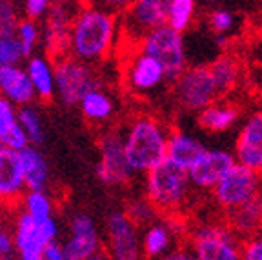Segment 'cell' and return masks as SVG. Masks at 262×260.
Listing matches in <instances>:
<instances>
[{
  "label": "cell",
  "mask_w": 262,
  "mask_h": 260,
  "mask_svg": "<svg viewBox=\"0 0 262 260\" xmlns=\"http://www.w3.org/2000/svg\"><path fill=\"white\" fill-rule=\"evenodd\" d=\"M22 171L28 191H48L49 184V166L42 151L35 146L20 151Z\"/></svg>",
  "instance_id": "cell-23"
},
{
  "label": "cell",
  "mask_w": 262,
  "mask_h": 260,
  "mask_svg": "<svg viewBox=\"0 0 262 260\" xmlns=\"http://www.w3.org/2000/svg\"><path fill=\"white\" fill-rule=\"evenodd\" d=\"M66 229L68 235L62 244L70 260H88L95 253L102 251V236L98 233L97 222L86 211L73 213Z\"/></svg>",
  "instance_id": "cell-14"
},
{
  "label": "cell",
  "mask_w": 262,
  "mask_h": 260,
  "mask_svg": "<svg viewBox=\"0 0 262 260\" xmlns=\"http://www.w3.org/2000/svg\"><path fill=\"white\" fill-rule=\"evenodd\" d=\"M88 260H111V258H110V255H107V251L102 249V251H98V253H95L93 256H90Z\"/></svg>",
  "instance_id": "cell-43"
},
{
  "label": "cell",
  "mask_w": 262,
  "mask_h": 260,
  "mask_svg": "<svg viewBox=\"0 0 262 260\" xmlns=\"http://www.w3.org/2000/svg\"><path fill=\"white\" fill-rule=\"evenodd\" d=\"M235 15L229 9H213L208 16V24L211 28L213 33H217V35H226L229 33L231 29L235 28Z\"/></svg>",
  "instance_id": "cell-36"
},
{
  "label": "cell",
  "mask_w": 262,
  "mask_h": 260,
  "mask_svg": "<svg viewBox=\"0 0 262 260\" xmlns=\"http://www.w3.org/2000/svg\"><path fill=\"white\" fill-rule=\"evenodd\" d=\"M22 58L24 51L15 37H0V66L20 64Z\"/></svg>",
  "instance_id": "cell-35"
},
{
  "label": "cell",
  "mask_w": 262,
  "mask_h": 260,
  "mask_svg": "<svg viewBox=\"0 0 262 260\" xmlns=\"http://www.w3.org/2000/svg\"><path fill=\"white\" fill-rule=\"evenodd\" d=\"M0 144H2V147H8V149L16 151V153H20V151L28 149V147L31 146L28 135L24 133V129H22L18 124H16V126L13 127L2 140H0Z\"/></svg>",
  "instance_id": "cell-39"
},
{
  "label": "cell",
  "mask_w": 262,
  "mask_h": 260,
  "mask_svg": "<svg viewBox=\"0 0 262 260\" xmlns=\"http://www.w3.org/2000/svg\"><path fill=\"white\" fill-rule=\"evenodd\" d=\"M208 68L213 82L217 85L221 98L229 95L238 85V80H241V64H238V60L235 57L221 55L211 64H208Z\"/></svg>",
  "instance_id": "cell-27"
},
{
  "label": "cell",
  "mask_w": 262,
  "mask_h": 260,
  "mask_svg": "<svg viewBox=\"0 0 262 260\" xmlns=\"http://www.w3.org/2000/svg\"><path fill=\"white\" fill-rule=\"evenodd\" d=\"M107 255L111 260H142V239L139 228L124 211L110 213L106 222Z\"/></svg>",
  "instance_id": "cell-12"
},
{
  "label": "cell",
  "mask_w": 262,
  "mask_h": 260,
  "mask_svg": "<svg viewBox=\"0 0 262 260\" xmlns=\"http://www.w3.org/2000/svg\"><path fill=\"white\" fill-rule=\"evenodd\" d=\"M173 97L182 110L201 113L202 110L219 102L221 95L208 66H193L173 82Z\"/></svg>",
  "instance_id": "cell-8"
},
{
  "label": "cell",
  "mask_w": 262,
  "mask_h": 260,
  "mask_svg": "<svg viewBox=\"0 0 262 260\" xmlns=\"http://www.w3.org/2000/svg\"><path fill=\"white\" fill-rule=\"evenodd\" d=\"M233 155L237 164L262 173V110L253 111L242 122Z\"/></svg>",
  "instance_id": "cell-17"
},
{
  "label": "cell",
  "mask_w": 262,
  "mask_h": 260,
  "mask_svg": "<svg viewBox=\"0 0 262 260\" xmlns=\"http://www.w3.org/2000/svg\"><path fill=\"white\" fill-rule=\"evenodd\" d=\"M228 228L242 240L262 233V193L226 213Z\"/></svg>",
  "instance_id": "cell-20"
},
{
  "label": "cell",
  "mask_w": 262,
  "mask_h": 260,
  "mask_svg": "<svg viewBox=\"0 0 262 260\" xmlns=\"http://www.w3.org/2000/svg\"><path fill=\"white\" fill-rule=\"evenodd\" d=\"M28 191L20 153L0 147V204H15Z\"/></svg>",
  "instance_id": "cell-19"
},
{
  "label": "cell",
  "mask_w": 262,
  "mask_h": 260,
  "mask_svg": "<svg viewBox=\"0 0 262 260\" xmlns=\"http://www.w3.org/2000/svg\"><path fill=\"white\" fill-rule=\"evenodd\" d=\"M78 107H80L82 117L86 118L90 124H95V126H102L107 120H111L115 115L113 97L104 88H97V90L90 91L80 100Z\"/></svg>",
  "instance_id": "cell-26"
},
{
  "label": "cell",
  "mask_w": 262,
  "mask_h": 260,
  "mask_svg": "<svg viewBox=\"0 0 262 260\" xmlns=\"http://www.w3.org/2000/svg\"><path fill=\"white\" fill-rule=\"evenodd\" d=\"M15 38L18 40L22 51H24L26 60H28L29 57L37 55L38 46L42 44V38H44V31H42L38 22L29 20V18H24V16H22L20 24H18V28H16Z\"/></svg>",
  "instance_id": "cell-30"
},
{
  "label": "cell",
  "mask_w": 262,
  "mask_h": 260,
  "mask_svg": "<svg viewBox=\"0 0 262 260\" xmlns=\"http://www.w3.org/2000/svg\"><path fill=\"white\" fill-rule=\"evenodd\" d=\"M168 26V0H137L124 9L120 29L139 44L147 33Z\"/></svg>",
  "instance_id": "cell-11"
},
{
  "label": "cell",
  "mask_w": 262,
  "mask_h": 260,
  "mask_svg": "<svg viewBox=\"0 0 262 260\" xmlns=\"http://www.w3.org/2000/svg\"><path fill=\"white\" fill-rule=\"evenodd\" d=\"M22 6L11 0H0V37H15L20 24Z\"/></svg>",
  "instance_id": "cell-33"
},
{
  "label": "cell",
  "mask_w": 262,
  "mask_h": 260,
  "mask_svg": "<svg viewBox=\"0 0 262 260\" xmlns=\"http://www.w3.org/2000/svg\"><path fill=\"white\" fill-rule=\"evenodd\" d=\"M119 16L102 6L80 8L70 31L68 55L88 66L104 62L119 37Z\"/></svg>",
  "instance_id": "cell-1"
},
{
  "label": "cell",
  "mask_w": 262,
  "mask_h": 260,
  "mask_svg": "<svg viewBox=\"0 0 262 260\" xmlns=\"http://www.w3.org/2000/svg\"><path fill=\"white\" fill-rule=\"evenodd\" d=\"M0 147H2V144H0Z\"/></svg>",
  "instance_id": "cell-44"
},
{
  "label": "cell",
  "mask_w": 262,
  "mask_h": 260,
  "mask_svg": "<svg viewBox=\"0 0 262 260\" xmlns=\"http://www.w3.org/2000/svg\"><path fill=\"white\" fill-rule=\"evenodd\" d=\"M241 260H262V233L244 240Z\"/></svg>",
  "instance_id": "cell-40"
},
{
  "label": "cell",
  "mask_w": 262,
  "mask_h": 260,
  "mask_svg": "<svg viewBox=\"0 0 262 260\" xmlns=\"http://www.w3.org/2000/svg\"><path fill=\"white\" fill-rule=\"evenodd\" d=\"M196 13L193 0H168V26L179 33L191 28Z\"/></svg>",
  "instance_id": "cell-29"
},
{
  "label": "cell",
  "mask_w": 262,
  "mask_h": 260,
  "mask_svg": "<svg viewBox=\"0 0 262 260\" xmlns=\"http://www.w3.org/2000/svg\"><path fill=\"white\" fill-rule=\"evenodd\" d=\"M26 71L33 84V90L40 100L55 98V62L49 60L48 55L37 53L26 60Z\"/></svg>",
  "instance_id": "cell-22"
},
{
  "label": "cell",
  "mask_w": 262,
  "mask_h": 260,
  "mask_svg": "<svg viewBox=\"0 0 262 260\" xmlns=\"http://www.w3.org/2000/svg\"><path fill=\"white\" fill-rule=\"evenodd\" d=\"M73 8L75 6L68 4V2H53L51 11L46 18V26L42 28V31H44L42 44L48 49V53H51L57 58L68 55L71 24L78 13L73 11Z\"/></svg>",
  "instance_id": "cell-15"
},
{
  "label": "cell",
  "mask_w": 262,
  "mask_h": 260,
  "mask_svg": "<svg viewBox=\"0 0 262 260\" xmlns=\"http://www.w3.org/2000/svg\"><path fill=\"white\" fill-rule=\"evenodd\" d=\"M237 164L235 155L226 149H206L204 155L196 160L195 166L188 171L189 182L196 189L213 191L222 177Z\"/></svg>",
  "instance_id": "cell-16"
},
{
  "label": "cell",
  "mask_w": 262,
  "mask_h": 260,
  "mask_svg": "<svg viewBox=\"0 0 262 260\" xmlns=\"http://www.w3.org/2000/svg\"><path fill=\"white\" fill-rule=\"evenodd\" d=\"M20 211L35 220L53 219L55 202L48 191H26L20 200Z\"/></svg>",
  "instance_id": "cell-28"
},
{
  "label": "cell",
  "mask_w": 262,
  "mask_h": 260,
  "mask_svg": "<svg viewBox=\"0 0 262 260\" xmlns=\"http://www.w3.org/2000/svg\"><path fill=\"white\" fill-rule=\"evenodd\" d=\"M13 228L16 260H42L44 249L51 242H57L60 235V224L57 219L35 220L20 209L13 219Z\"/></svg>",
  "instance_id": "cell-6"
},
{
  "label": "cell",
  "mask_w": 262,
  "mask_h": 260,
  "mask_svg": "<svg viewBox=\"0 0 262 260\" xmlns=\"http://www.w3.org/2000/svg\"><path fill=\"white\" fill-rule=\"evenodd\" d=\"M241 111L229 102H215L199 113V126L208 133H224L237 124Z\"/></svg>",
  "instance_id": "cell-24"
},
{
  "label": "cell",
  "mask_w": 262,
  "mask_h": 260,
  "mask_svg": "<svg viewBox=\"0 0 262 260\" xmlns=\"http://www.w3.org/2000/svg\"><path fill=\"white\" fill-rule=\"evenodd\" d=\"M191 182L186 171L179 169L171 162H162L159 167L149 171L144 182L146 199L164 215H177L188 206L191 197Z\"/></svg>",
  "instance_id": "cell-3"
},
{
  "label": "cell",
  "mask_w": 262,
  "mask_h": 260,
  "mask_svg": "<svg viewBox=\"0 0 262 260\" xmlns=\"http://www.w3.org/2000/svg\"><path fill=\"white\" fill-rule=\"evenodd\" d=\"M242 244L228 224L208 222L189 233V249L199 260H241Z\"/></svg>",
  "instance_id": "cell-5"
},
{
  "label": "cell",
  "mask_w": 262,
  "mask_h": 260,
  "mask_svg": "<svg viewBox=\"0 0 262 260\" xmlns=\"http://www.w3.org/2000/svg\"><path fill=\"white\" fill-rule=\"evenodd\" d=\"M171 131L151 115H139L124 127L126 159L133 175H147L168 159Z\"/></svg>",
  "instance_id": "cell-2"
},
{
  "label": "cell",
  "mask_w": 262,
  "mask_h": 260,
  "mask_svg": "<svg viewBox=\"0 0 262 260\" xmlns=\"http://www.w3.org/2000/svg\"><path fill=\"white\" fill-rule=\"evenodd\" d=\"M51 6L53 2H49V0H26L22 2V13H24V18L38 22L42 18H48Z\"/></svg>",
  "instance_id": "cell-38"
},
{
  "label": "cell",
  "mask_w": 262,
  "mask_h": 260,
  "mask_svg": "<svg viewBox=\"0 0 262 260\" xmlns=\"http://www.w3.org/2000/svg\"><path fill=\"white\" fill-rule=\"evenodd\" d=\"M204 144L193 135H188L184 131H171L168 142V162L177 166L179 169L188 173L195 162L204 155Z\"/></svg>",
  "instance_id": "cell-21"
},
{
  "label": "cell",
  "mask_w": 262,
  "mask_h": 260,
  "mask_svg": "<svg viewBox=\"0 0 262 260\" xmlns=\"http://www.w3.org/2000/svg\"><path fill=\"white\" fill-rule=\"evenodd\" d=\"M18 126L28 135L31 146L37 147L38 144L44 142V137H46L44 122H42L40 113H38V110L35 106H26L18 110Z\"/></svg>",
  "instance_id": "cell-31"
},
{
  "label": "cell",
  "mask_w": 262,
  "mask_h": 260,
  "mask_svg": "<svg viewBox=\"0 0 262 260\" xmlns=\"http://www.w3.org/2000/svg\"><path fill=\"white\" fill-rule=\"evenodd\" d=\"M124 213H126L127 219L135 224L137 228H139V226H146V228L147 226H151L153 222H157V215H159L155 206H153L146 197L129 200Z\"/></svg>",
  "instance_id": "cell-32"
},
{
  "label": "cell",
  "mask_w": 262,
  "mask_h": 260,
  "mask_svg": "<svg viewBox=\"0 0 262 260\" xmlns=\"http://www.w3.org/2000/svg\"><path fill=\"white\" fill-rule=\"evenodd\" d=\"M262 193V173L250 169V167L235 164L231 169L222 177L221 182L211 191L213 200L221 206L226 213L250 202Z\"/></svg>",
  "instance_id": "cell-10"
},
{
  "label": "cell",
  "mask_w": 262,
  "mask_h": 260,
  "mask_svg": "<svg viewBox=\"0 0 262 260\" xmlns=\"http://www.w3.org/2000/svg\"><path fill=\"white\" fill-rule=\"evenodd\" d=\"M55 97L64 106H78L90 91L102 88L93 66L64 55L55 58Z\"/></svg>",
  "instance_id": "cell-4"
},
{
  "label": "cell",
  "mask_w": 262,
  "mask_h": 260,
  "mask_svg": "<svg viewBox=\"0 0 262 260\" xmlns=\"http://www.w3.org/2000/svg\"><path fill=\"white\" fill-rule=\"evenodd\" d=\"M0 97L11 102L18 110L33 106L37 93L33 90L26 66H0Z\"/></svg>",
  "instance_id": "cell-18"
},
{
  "label": "cell",
  "mask_w": 262,
  "mask_h": 260,
  "mask_svg": "<svg viewBox=\"0 0 262 260\" xmlns=\"http://www.w3.org/2000/svg\"><path fill=\"white\" fill-rule=\"evenodd\" d=\"M159 260H199L196 255L189 248H175L169 253H166L164 256H160Z\"/></svg>",
  "instance_id": "cell-42"
},
{
  "label": "cell",
  "mask_w": 262,
  "mask_h": 260,
  "mask_svg": "<svg viewBox=\"0 0 262 260\" xmlns=\"http://www.w3.org/2000/svg\"><path fill=\"white\" fill-rule=\"evenodd\" d=\"M137 48L142 53L159 60L171 82H175L188 69L186 68L188 57H186L184 37H182V33L175 31L169 26H164V28L147 33L137 44Z\"/></svg>",
  "instance_id": "cell-7"
},
{
  "label": "cell",
  "mask_w": 262,
  "mask_h": 260,
  "mask_svg": "<svg viewBox=\"0 0 262 260\" xmlns=\"http://www.w3.org/2000/svg\"><path fill=\"white\" fill-rule=\"evenodd\" d=\"M18 124V107L0 97V140Z\"/></svg>",
  "instance_id": "cell-37"
},
{
  "label": "cell",
  "mask_w": 262,
  "mask_h": 260,
  "mask_svg": "<svg viewBox=\"0 0 262 260\" xmlns=\"http://www.w3.org/2000/svg\"><path fill=\"white\" fill-rule=\"evenodd\" d=\"M97 179L106 186H124L131 180L129 166L126 159V144H124V129L111 127L100 135L98 140Z\"/></svg>",
  "instance_id": "cell-9"
},
{
  "label": "cell",
  "mask_w": 262,
  "mask_h": 260,
  "mask_svg": "<svg viewBox=\"0 0 262 260\" xmlns=\"http://www.w3.org/2000/svg\"><path fill=\"white\" fill-rule=\"evenodd\" d=\"M175 231L173 222H153L151 226H147L146 231L142 235V251L147 258L159 260L160 256H164L166 253H169L175 242Z\"/></svg>",
  "instance_id": "cell-25"
},
{
  "label": "cell",
  "mask_w": 262,
  "mask_h": 260,
  "mask_svg": "<svg viewBox=\"0 0 262 260\" xmlns=\"http://www.w3.org/2000/svg\"><path fill=\"white\" fill-rule=\"evenodd\" d=\"M42 260H70V258H68V255H66L64 244L57 240V242H51V244L44 249Z\"/></svg>",
  "instance_id": "cell-41"
},
{
  "label": "cell",
  "mask_w": 262,
  "mask_h": 260,
  "mask_svg": "<svg viewBox=\"0 0 262 260\" xmlns=\"http://www.w3.org/2000/svg\"><path fill=\"white\" fill-rule=\"evenodd\" d=\"M0 260H16L13 220L0 219Z\"/></svg>",
  "instance_id": "cell-34"
},
{
  "label": "cell",
  "mask_w": 262,
  "mask_h": 260,
  "mask_svg": "<svg viewBox=\"0 0 262 260\" xmlns=\"http://www.w3.org/2000/svg\"><path fill=\"white\" fill-rule=\"evenodd\" d=\"M168 73L159 60L142 53L139 48L129 53L124 66V82L135 95H149L168 82Z\"/></svg>",
  "instance_id": "cell-13"
}]
</instances>
